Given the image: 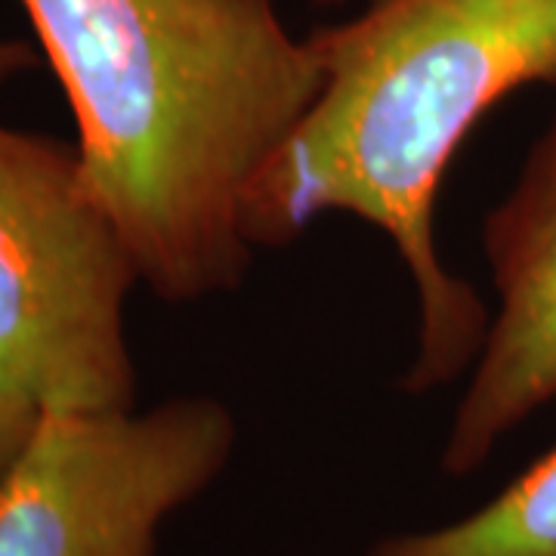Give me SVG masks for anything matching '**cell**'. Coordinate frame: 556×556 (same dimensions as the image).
Returning a JSON list of instances; mask_svg holds the SVG:
<instances>
[{"mask_svg": "<svg viewBox=\"0 0 556 556\" xmlns=\"http://www.w3.org/2000/svg\"><path fill=\"white\" fill-rule=\"evenodd\" d=\"M78 124L84 179L167 303L236 291L248 199L321 90L276 0H20Z\"/></svg>", "mask_w": 556, "mask_h": 556, "instance_id": "1", "label": "cell"}, {"mask_svg": "<svg viewBox=\"0 0 556 556\" xmlns=\"http://www.w3.org/2000/svg\"><path fill=\"white\" fill-rule=\"evenodd\" d=\"M309 40L321 90L251 189L248 239L288 244L321 214L380 229L417 298L402 390L433 393L470 375L492 318L477 288L442 266L439 186L497 102L556 84V0H371Z\"/></svg>", "mask_w": 556, "mask_h": 556, "instance_id": "2", "label": "cell"}, {"mask_svg": "<svg viewBox=\"0 0 556 556\" xmlns=\"http://www.w3.org/2000/svg\"><path fill=\"white\" fill-rule=\"evenodd\" d=\"M137 285L75 142L0 124V393L38 412L134 408Z\"/></svg>", "mask_w": 556, "mask_h": 556, "instance_id": "3", "label": "cell"}, {"mask_svg": "<svg viewBox=\"0 0 556 556\" xmlns=\"http://www.w3.org/2000/svg\"><path fill=\"white\" fill-rule=\"evenodd\" d=\"M236 442L214 396L43 412L0 479V556H159L164 522L217 482Z\"/></svg>", "mask_w": 556, "mask_h": 556, "instance_id": "4", "label": "cell"}, {"mask_svg": "<svg viewBox=\"0 0 556 556\" xmlns=\"http://www.w3.org/2000/svg\"><path fill=\"white\" fill-rule=\"evenodd\" d=\"M482 251L497 303L442 445L452 477L477 473L519 424L556 402V115L489 211Z\"/></svg>", "mask_w": 556, "mask_h": 556, "instance_id": "5", "label": "cell"}, {"mask_svg": "<svg viewBox=\"0 0 556 556\" xmlns=\"http://www.w3.org/2000/svg\"><path fill=\"white\" fill-rule=\"evenodd\" d=\"M368 556H556V448L467 517L380 538Z\"/></svg>", "mask_w": 556, "mask_h": 556, "instance_id": "6", "label": "cell"}, {"mask_svg": "<svg viewBox=\"0 0 556 556\" xmlns=\"http://www.w3.org/2000/svg\"><path fill=\"white\" fill-rule=\"evenodd\" d=\"M43 412L25 405L20 399L0 393V479L16 464L22 448L28 445V439L35 433L38 420Z\"/></svg>", "mask_w": 556, "mask_h": 556, "instance_id": "7", "label": "cell"}, {"mask_svg": "<svg viewBox=\"0 0 556 556\" xmlns=\"http://www.w3.org/2000/svg\"><path fill=\"white\" fill-rule=\"evenodd\" d=\"M35 50L22 40H0V84L10 78H16L22 72L35 68Z\"/></svg>", "mask_w": 556, "mask_h": 556, "instance_id": "8", "label": "cell"}]
</instances>
